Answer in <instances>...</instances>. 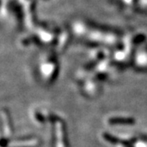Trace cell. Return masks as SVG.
Returning <instances> with one entry per match:
<instances>
[{"label":"cell","mask_w":147,"mask_h":147,"mask_svg":"<svg viewBox=\"0 0 147 147\" xmlns=\"http://www.w3.org/2000/svg\"><path fill=\"white\" fill-rule=\"evenodd\" d=\"M58 131H59V132H60V135H61V127H59V128H58ZM58 137H59V136H58ZM61 137L60 136V138H58V143L61 142Z\"/></svg>","instance_id":"1"}]
</instances>
